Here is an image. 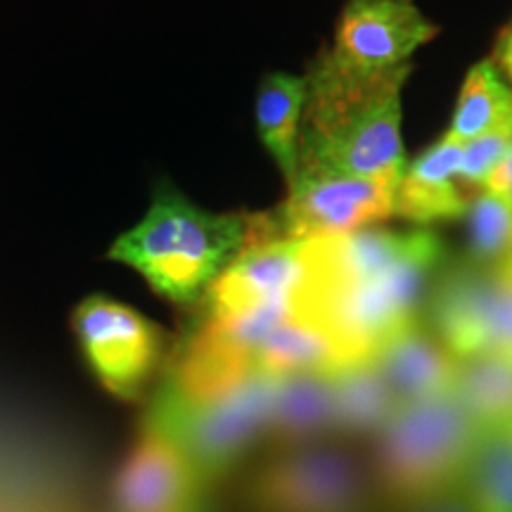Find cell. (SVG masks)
I'll return each instance as SVG.
<instances>
[{
	"label": "cell",
	"instance_id": "9c48e42d",
	"mask_svg": "<svg viewBox=\"0 0 512 512\" xmlns=\"http://www.w3.org/2000/svg\"><path fill=\"white\" fill-rule=\"evenodd\" d=\"M396 185L339 174L299 171L290 195L273 219L283 240L347 235L394 214Z\"/></svg>",
	"mask_w": 512,
	"mask_h": 512
},
{
	"label": "cell",
	"instance_id": "4fadbf2b",
	"mask_svg": "<svg viewBox=\"0 0 512 512\" xmlns=\"http://www.w3.org/2000/svg\"><path fill=\"white\" fill-rule=\"evenodd\" d=\"M370 361L399 406L448 394L456 380L458 358L439 342L420 316L384 339Z\"/></svg>",
	"mask_w": 512,
	"mask_h": 512
},
{
	"label": "cell",
	"instance_id": "30bf717a",
	"mask_svg": "<svg viewBox=\"0 0 512 512\" xmlns=\"http://www.w3.org/2000/svg\"><path fill=\"white\" fill-rule=\"evenodd\" d=\"M313 273V240H266L247 247L207 292L209 318H235L297 304Z\"/></svg>",
	"mask_w": 512,
	"mask_h": 512
},
{
	"label": "cell",
	"instance_id": "2e32d148",
	"mask_svg": "<svg viewBox=\"0 0 512 512\" xmlns=\"http://www.w3.org/2000/svg\"><path fill=\"white\" fill-rule=\"evenodd\" d=\"M330 375L335 387L339 441L354 446L370 444L399 411L394 394L389 392L387 382L377 373L370 358L349 363Z\"/></svg>",
	"mask_w": 512,
	"mask_h": 512
},
{
	"label": "cell",
	"instance_id": "7402d4cb",
	"mask_svg": "<svg viewBox=\"0 0 512 512\" xmlns=\"http://www.w3.org/2000/svg\"><path fill=\"white\" fill-rule=\"evenodd\" d=\"M512 143V121L496 131L484 133L475 140H467L463 143V155H460L458 166V183L467 185V188L484 190L489 176L494 174L496 166L501 164V159L508 152Z\"/></svg>",
	"mask_w": 512,
	"mask_h": 512
},
{
	"label": "cell",
	"instance_id": "ba28073f",
	"mask_svg": "<svg viewBox=\"0 0 512 512\" xmlns=\"http://www.w3.org/2000/svg\"><path fill=\"white\" fill-rule=\"evenodd\" d=\"M74 332L88 366L107 392L126 401L145 392L164 354V335L155 323L95 294L76 306Z\"/></svg>",
	"mask_w": 512,
	"mask_h": 512
},
{
	"label": "cell",
	"instance_id": "44dd1931",
	"mask_svg": "<svg viewBox=\"0 0 512 512\" xmlns=\"http://www.w3.org/2000/svg\"><path fill=\"white\" fill-rule=\"evenodd\" d=\"M472 261L505 264L512 254V202L508 195L482 190L470 209Z\"/></svg>",
	"mask_w": 512,
	"mask_h": 512
},
{
	"label": "cell",
	"instance_id": "5b68a950",
	"mask_svg": "<svg viewBox=\"0 0 512 512\" xmlns=\"http://www.w3.org/2000/svg\"><path fill=\"white\" fill-rule=\"evenodd\" d=\"M275 384V375L252 373L223 392L197 399L164 384L147 420L181 446L211 491L256 444L266 441Z\"/></svg>",
	"mask_w": 512,
	"mask_h": 512
},
{
	"label": "cell",
	"instance_id": "8fae6325",
	"mask_svg": "<svg viewBox=\"0 0 512 512\" xmlns=\"http://www.w3.org/2000/svg\"><path fill=\"white\" fill-rule=\"evenodd\" d=\"M211 494L169 434L152 420L119 467L112 484V512H183Z\"/></svg>",
	"mask_w": 512,
	"mask_h": 512
},
{
	"label": "cell",
	"instance_id": "ac0fdd59",
	"mask_svg": "<svg viewBox=\"0 0 512 512\" xmlns=\"http://www.w3.org/2000/svg\"><path fill=\"white\" fill-rule=\"evenodd\" d=\"M453 394L479 430L512 422V354L486 351L458 358Z\"/></svg>",
	"mask_w": 512,
	"mask_h": 512
},
{
	"label": "cell",
	"instance_id": "d6986e66",
	"mask_svg": "<svg viewBox=\"0 0 512 512\" xmlns=\"http://www.w3.org/2000/svg\"><path fill=\"white\" fill-rule=\"evenodd\" d=\"M460 491L475 512H512V422L479 432Z\"/></svg>",
	"mask_w": 512,
	"mask_h": 512
},
{
	"label": "cell",
	"instance_id": "cb8c5ba5",
	"mask_svg": "<svg viewBox=\"0 0 512 512\" xmlns=\"http://www.w3.org/2000/svg\"><path fill=\"white\" fill-rule=\"evenodd\" d=\"M484 190H494V192H501V195H512V143L508 147V152H505V157L501 159V164L496 166L494 174L489 176V181H486Z\"/></svg>",
	"mask_w": 512,
	"mask_h": 512
},
{
	"label": "cell",
	"instance_id": "7a4b0ae2",
	"mask_svg": "<svg viewBox=\"0 0 512 512\" xmlns=\"http://www.w3.org/2000/svg\"><path fill=\"white\" fill-rule=\"evenodd\" d=\"M411 64L361 69L325 50L313 64L299 171L399 183L406 169L401 91Z\"/></svg>",
	"mask_w": 512,
	"mask_h": 512
},
{
	"label": "cell",
	"instance_id": "4316f807",
	"mask_svg": "<svg viewBox=\"0 0 512 512\" xmlns=\"http://www.w3.org/2000/svg\"><path fill=\"white\" fill-rule=\"evenodd\" d=\"M505 266H508V268H510V271H512V254H510V259H508V261H505Z\"/></svg>",
	"mask_w": 512,
	"mask_h": 512
},
{
	"label": "cell",
	"instance_id": "d4e9b609",
	"mask_svg": "<svg viewBox=\"0 0 512 512\" xmlns=\"http://www.w3.org/2000/svg\"><path fill=\"white\" fill-rule=\"evenodd\" d=\"M501 62H503V67L508 69V74H510V79H512V29L508 31V36H505V41H503Z\"/></svg>",
	"mask_w": 512,
	"mask_h": 512
},
{
	"label": "cell",
	"instance_id": "277c9868",
	"mask_svg": "<svg viewBox=\"0 0 512 512\" xmlns=\"http://www.w3.org/2000/svg\"><path fill=\"white\" fill-rule=\"evenodd\" d=\"M479 432L453 392L399 406L368 444L377 501L408 512L458 489Z\"/></svg>",
	"mask_w": 512,
	"mask_h": 512
},
{
	"label": "cell",
	"instance_id": "ffe728a7",
	"mask_svg": "<svg viewBox=\"0 0 512 512\" xmlns=\"http://www.w3.org/2000/svg\"><path fill=\"white\" fill-rule=\"evenodd\" d=\"M512 121V91L491 62L470 69L460 91L456 112L444 136L467 143Z\"/></svg>",
	"mask_w": 512,
	"mask_h": 512
},
{
	"label": "cell",
	"instance_id": "8992f818",
	"mask_svg": "<svg viewBox=\"0 0 512 512\" xmlns=\"http://www.w3.org/2000/svg\"><path fill=\"white\" fill-rule=\"evenodd\" d=\"M249 512H375L366 456L347 441L273 451L245 482Z\"/></svg>",
	"mask_w": 512,
	"mask_h": 512
},
{
	"label": "cell",
	"instance_id": "3957f363",
	"mask_svg": "<svg viewBox=\"0 0 512 512\" xmlns=\"http://www.w3.org/2000/svg\"><path fill=\"white\" fill-rule=\"evenodd\" d=\"M266 235V216L211 214L162 183L145 219L114 242L110 256L143 275L159 297L190 304Z\"/></svg>",
	"mask_w": 512,
	"mask_h": 512
},
{
	"label": "cell",
	"instance_id": "603a6c76",
	"mask_svg": "<svg viewBox=\"0 0 512 512\" xmlns=\"http://www.w3.org/2000/svg\"><path fill=\"white\" fill-rule=\"evenodd\" d=\"M408 512H475V510H472L470 501H467L465 494L460 491V486H458V489L448 491V494L434 498V501L425 503V505H418V508H413Z\"/></svg>",
	"mask_w": 512,
	"mask_h": 512
},
{
	"label": "cell",
	"instance_id": "6da1fadb",
	"mask_svg": "<svg viewBox=\"0 0 512 512\" xmlns=\"http://www.w3.org/2000/svg\"><path fill=\"white\" fill-rule=\"evenodd\" d=\"M444 261L430 230H356L313 238V273L297 311L332 337L342 366L368 361L377 347L418 318L427 278Z\"/></svg>",
	"mask_w": 512,
	"mask_h": 512
},
{
	"label": "cell",
	"instance_id": "9a60e30c",
	"mask_svg": "<svg viewBox=\"0 0 512 512\" xmlns=\"http://www.w3.org/2000/svg\"><path fill=\"white\" fill-rule=\"evenodd\" d=\"M460 155L463 143L444 136L408 164L394 190V214L415 223L463 216L470 202L458 183Z\"/></svg>",
	"mask_w": 512,
	"mask_h": 512
},
{
	"label": "cell",
	"instance_id": "83f0119b",
	"mask_svg": "<svg viewBox=\"0 0 512 512\" xmlns=\"http://www.w3.org/2000/svg\"><path fill=\"white\" fill-rule=\"evenodd\" d=\"M510 202H512V195H510Z\"/></svg>",
	"mask_w": 512,
	"mask_h": 512
},
{
	"label": "cell",
	"instance_id": "484cf974",
	"mask_svg": "<svg viewBox=\"0 0 512 512\" xmlns=\"http://www.w3.org/2000/svg\"><path fill=\"white\" fill-rule=\"evenodd\" d=\"M183 512H216V510H214V503H211V496L204 494L197 498L195 503H190Z\"/></svg>",
	"mask_w": 512,
	"mask_h": 512
},
{
	"label": "cell",
	"instance_id": "e0dca14e",
	"mask_svg": "<svg viewBox=\"0 0 512 512\" xmlns=\"http://www.w3.org/2000/svg\"><path fill=\"white\" fill-rule=\"evenodd\" d=\"M306 95H309L306 76L280 72L268 74L256 95L259 138L278 162L287 188L294 183L299 169V119L306 107Z\"/></svg>",
	"mask_w": 512,
	"mask_h": 512
},
{
	"label": "cell",
	"instance_id": "5bb4252c",
	"mask_svg": "<svg viewBox=\"0 0 512 512\" xmlns=\"http://www.w3.org/2000/svg\"><path fill=\"white\" fill-rule=\"evenodd\" d=\"M266 441L273 451L339 441L335 387L330 373H294L278 377Z\"/></svg>",
	"mask_w": 512,
	"mask_h": 512
},
{
	"label": "cell",
	"instance_id": "52a82bcc",
	"mask_svg": "<svg viewBox=\"0 0 512 512\" xmlns=\"http://www.w3.org/2000/svg\"><path fill=\"white\" fill-rule=\"evenodd\" d=\"M427 328L456 358L505 351L512 354V271L467 259L434 283Z\"/></svg>",
	"mask_w": 512,
	"mask_h": 512
},
{
	"label": "cell",
	"instance_id": "7c38bea8",
	"mask_svg": "<svg viewBox=\"0 0 512 512\" xmlns=\"http://www.w3.org/2000/svg\"><path fill=\"white\" fill-rule=\"evenodd\" d=\"M437 36V27L413 0H347L332 53L361 69L411 64L415 50Z\"/></svg>",
	"mask_w": 512,
	"mask_h": 512
}]
</instances>
